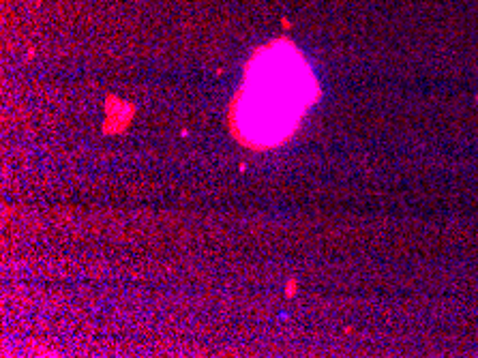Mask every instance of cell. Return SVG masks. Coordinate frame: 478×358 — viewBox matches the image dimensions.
Returning a JSON list of instances; mask_svg holds the SVG:
<instances>
[{"instance_id":"1","label":"cell","mask_w":478,"mask_h":358,"mask_svg":"<svg viewBox=\"0 0 478 358\" xmlns=\"http://www.w3.org/2000/svg\"><path fill=\"white\" fill-rule=\"evenodd\" d=\"M245 79L234 118L241 138L256 146L283 142L317 95L309 65L290 43L260 50Z\"/></svg>"}]
</instances>
